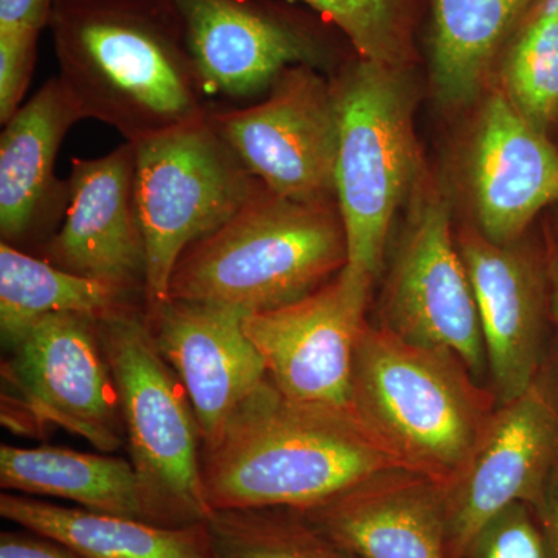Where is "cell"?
<instances>
[{
	"instance_id": "cell-1",
	"label": "cell",
	"mask_w": 558,
	"mask_h": 558,
	"mask_svg": "<svg viewBox=\"0 0 558 558\" xmlns=\"http://www.w3.org/2000/svg\"><path fill=\"white\" fill-rule=\"evenodd\" d=\"M49 32L83 120L138 143L207 116L199 69L165 0H57Z\"/></svg>"
},
{
	"instance_id": "cell-2",
	"label": "cell",
	"mask_w": 558,
	"mask_h": 558,
	"mask_svg": "<svg viewBox=\"0 0 558 558\" xmlns=\"http://www.w3.org/2000/svg\"><path fill=\"white\" fill-rule=\"evenodd\" d=\"M402 464L351 409L300 402L267 379L202 447L209 512L304 510Z\"/></svg>"
},
{
	"instance_id": "cell-3",
	"label": "cell",
	"mask_w": 558,
	"mask_h": 558,
	"mask_svg": "<svg viewBox=\"0 0 558 558\" xmlns=\"http://www.w3.org/2000/svg\"><path fill=\"white\" fill-rule=\"evenodd\" d=\"M347 266L337 201H290L260 183L229 222L180 256L168 301L256 314L311 295Z\"/></svg>"
},
{
	"instance_id": "cell-4",
	"label": "cell",
	"mask_w": 558,
	"mask_h": 558,
	"mask_svg": "<svg viewBox=\"0 0 558 558\" xmlns=\"http://www.w3.org/2000/svg\"><path fill=\"white\" fill-rule=\"evenodd\" d=\"M497 407L495 392L449 349L411 343L379 325L363 329L351 410L403 468L446 484Z\"/></svg>"
},
{
	"instance_id": "cell-5",
	"label": "cell",
	"mask_w": 558,
	"mask_h": 558,
	"mask_svg": "<svg viewBox=\"0 0 558 558\" xmlns=\"http://www.w3.org/2000/svg\"><path fill=\"white\" fill-rule=\"evenodd\" d=\"M410 69L352 54L330 73L339 112L336 199L348 267L376 281L396 216L417 185Z\"/></svg>"
},
{
	"instance_id": "cell-6",
	"label": "cell",
	"mask_w": 558,
	"mask_h": 558,
	"mask_svg": "<svg viewBox=\"0 0 558 558\" xmlns=\"http://www.w3.org/2000/svg\"><path fill=\"white\" fill-rule=\"evenodd\" d=\"M131 464L153 519L160 526L205 523L209 509L202 486V438L178 374L161 357L145 310L98 322Z\"/></svg>"
},
{
	"instance_id": "cell-7",
	"label": "cell",
	"mask_w": 558,
	"mask_h": 558,
	"mask_svg": "<svg viewBox=\"0 0 558 558\" xmlns=\"http://www.w3.org/2000/svg\"><path fill=\"white\" fill-rule=\"evenodd\" d=\"M209 112V110H208ZM146 241L145 314L168 303L180 256L229 222L260 185L207 116L134 143Z\"/></svg>"
},
{
	"instance_id": "cell-8",
	"label": "cell",
	"mask_w": 558,
	"mask_h": 558,
	"mask_svg": "<svg viewBox=\"0 0 558 558\" xmlns=\"http://www.w3.org/2000/svg\"><path fill=\"white\" fill-rule=\"evenodd\" d=\"M165 2L178 17L208 97L258 95L295 65L330 75L352 57H344L343 47H352L332 24L290 0Z\"/></svg>"
},
{
	"instance_id": "cell-9",
	"label": "cell",
	"mask_w": 558,
	"mask_h": 558,
	"mask_svg": "<svg viewBox=\"0 0 558 558\" xmlns=\"http://www.w3.org/2000/svg\"><path fill=\"white\" fill-rule=\"evenodd\" d=\"M208 117L250 174L278 196L307 204L337 201L339 112L322 70H284L266 100L248 108H209Z\"/></svg>"
},
{
	"instance_id": "cell-10",
	"label": "cell",
	"mask_w": 558,
	"mask_h": 558,
	"mask_svg": "<svg viewBox=\"0 0 558 558\" xmlns=\"http://www.w3.org/2000/svg\"><path fill=\"white\" fill-rule=\"evenodd\" d=\"M558 470V376L543 366L526 391L499 403L464 464L446 484L449 558L515 502L537 508Z\"/></svg>"
},
{
	"instance_id": "cell-11",
	"label": "cell",
	"mask_w": 558,
	"mask_h": 558,
	"mask_svg": "<svg viewBox=\"0 0 558 558\" xmlns=\"http://www.w3.org/2000/svg\"><path fill=\"white\" fill-rule=\"evenodd\" d=\"M411 209L381 295L379 326L411 343L449 349L478 379L487 368L486 344L450 202L427 186Z\"/></svg>"
},
{
	"instance_id": "cell-12",
	"label": "cell",
	"mask_w": 558,
	"mask_h": 558,
	"mask_svg": "<svg viewBox=\"0 0 558 558\" xmlns=\"http://www.w3.org/2000/svg\"><path fill=\"white\" fill-rule=\"evenodd\" d=\"M374 279L344 267L311 295L244 317L267 376L293 400L351 409L352 366Z\"/></svg>"
},
{
	"instance_id": "cell-13",
	"label": "cell",
	"mask_w": 558,
	"mask_h": 558,
	"mask_svg": "<svg viewBox=\"0 0 558 558\" xmlns=\"http://www.w3.org/2000/svg\"><path fill=\"white\" fill-rule=\"evenodd\" d=\"M98 322L83 314L40 319L13 349L5 376L38 421L113 453L126 433Z\"/></svg>"
},
{
	"instance_id": "cell-14",
	"label": "cell",
	"mask_w": 558,
	"mask_h": 558,
	"mask_svg": "<svg viewBox=\"0 0 558 558\" xmlns=\"http://www.w3.org/2000/svg\"><path fill=\"white\" fill-rule=\"evenodd\" d=\"M61 227L39 258L145 304L146 241L135 196V146L123 142L97 159L73 157Z\"/></svg>"
},
{
	"instance_id": "cell-15",
	"label": "cell",
	"mask_w": 558,
	"mask_h": 558,
	"mask_svg": "<svg viewBox=\"0 0 558 558\" xmlns=\"http://www.w3.org/2000/svg\"><path fill=\"white\" fill-rule=\"evenodd\" d=\"M457 244L472 284L499 403L519 398L545 366L550 314L548 255L521 244H495L473 226Z\"/></svg>"
},
{
	"instance_id": "cell-16",
	"label": "cell",
	"mask_w": 558,
	"mask_h": 558,
	"mask_svg": "<svg viewBox=\"0 0 558 558\" xmlns=\"http://www.w3.org/2000/svg\"><path fill=\"white\" fill-rule=\"evenodd\" d=\"M462 175L473 227L495 244H512L557 204L558 148L495 86L470 130Z\"/></svg>"
},
{
	"instance_id": "cell-17",
	"label": "cell",
	"mask_w": 558,
	"mask_h": 558,
	"mask_svg": "<svg viewBox=\"0 0 558 558\" xmlns=\"http://www.w3.org/2000/svg\"><path fill=\"white\" fill-rule=\"evenodd\" d=\"M299 512L357 558H449L444 484L414 470H379Z\"/></svg>"
},
{
	"instance_id": "cell-18",
	"label": "cell",
	"mask_w": 558,
	"mask_h": 558,
	"mask_svg": "<svg viewBox=\"0 0 558 558\" xmlns=\"http://www.w3.org/2000/svg\"><path fill=\"white\" fill-rule=\"evenodd\" d=\"M244 317L229 307L182 301L146 315L161 357L189 395L202 447L218 438L227 418L267 379L264 360L245 336Z\"/></svg>"
},
{
	"instance_id": "cell-19",
	"label": "cell",
	"mask_w": 558,
	"mask_h": 558,
	"mask_svg": "<svg viewBox=\"0 0 558 558\" xmlns=\"http://www.w3.org/2000/svg\"><path fill=\"white\" fill-rule=\"evenodd\" d=\"M83 120L78 108L51 76L3 124L0 135V236L17 247L53 234L68 208V180L54 175L62 140ZM43 241V242H44Z\"/></svg>"
},
{
	"instance_id": "cell-20",
	"label": "cell",
	"mask_w": 558,
	"mask_h": 558,
	"mask_svg": "<svg viewBox=\"0 0 558 558\" xmlns=\"http://www.w3.org/2000/svg\"><path fill=\"white\" fill-rule=\"evenodd\" d=\"M0 515L83 558H215L207 521L171 527L2 494Z\"/></svg>"
},
{
	"instance_id": "cell-21",
	"label": "cell",
	"mask_w": 558,
	"mask_h": 558,
	"mask_svg": "<svg viewBox=\"0 0 558 558\" xmlns=\"http://www.w3.org/2000/svg\"><path fill=\"white\" fill-rule=\"evenodd\" d=\"M537 0H428L429 76L451 109L480 97L499 53Z\"/></svg>"
},
{
	"instance_id": "cell-22",
	"label": "cell",
	"mask_w": 558,
	"mask_h": 558,
	"mask_svg": "<svg viewBox=\"0 0 558 558\" xmlns=\"http://www.w3.org/2000/svg\"><path fill=\"white\" fill-rule=\"evenodd\" d=\"M0 486L7 492L68 499L94 512L157 524L131 462L109 453L2 446Z\"/></svg>"
},
{
	"instance_id": "cell-23",
	"label": "cell",
	"mask_w": 558,
	"mask_h": 558,
	"mask_svg": "<svg viewBox=\"0 0 558 558\" xmlns=\"http://www.w3.org/2000/svg\"><path fill=\"white\" fill-rule=\"evenodd\" d=\"M135 296L58 269L39 256L0 244V333L13 351L40 319L54 314H83L106 319L137 310Z\"/></svg>"
},
{
	"instance_id": "cell-24",
	"label": "cell",
	"mask_w": 558,
	"mask_h": 558,
	"mask_svg": "<svg viewBox=\"0 0 558 558\" xmlns=\"http://www.w3.org/2000/svg\"><path fill=\"white\" fill-rule=\"evenodd\" d=\"M495 83L539 132L558 128V0H537L499 53Z\"/></svg>"
},
{
	"instance_id": "cell-25",
	"label": "cell",
	"mask_w": 558,
	"mask_h": 558,
	"mask_svg": "<svg viewBox=\"0 0 558 558\" xmlns=\"http://www.w3.org/2000/svg\"><path fill=\"white\" fill-rule=\"evenodd\" d=\"M215 558H357L299 510H216L207 519Z\"/></svg>"
},
{
	"instance_id": "cell-26",
	"label": "cell",
	"mask_w": 558,
	"mask_h": 558,
	"mask_svg": "<svg viewBox=\"0 0 558 558\" xmlns=\"http://www.w3.org/2000/svg\"><path fill=\"white\" fill-rule=\"evenodd\" d=\"M325 17L362 60L411 69L425 0H290ZM428 5V0H427Z\"/></svg>"
},
{
	"instance_id": "cell-27",
	"label": "cell",
	"mask_w": 558,
	"mask_h": 558,
	"mask_svg": "<svg viewBox=\"0 0 558 558\" xmlns=\"http://www.w3.org/2000/svg\"><path fill=\"white\" fill-rule=\"evenodd\" d=\"M464 558H546L537 513L526 502L510 505L480 529Z\"/></svg>"
},
{
	"instance_id": "cell-28",
	"label": "cell",
	"mask_w": 558,
	"mask_h": 558,
	"mask_svg": "<svg viewBox=\"0 0 558 558\" xmlns=\"http://www.w3.org/2000/svg\"><path fill=\"white\" fill-rule=\"evenodd\" d=\"M39 38L0 35V121L5 124L24 105L35 70Z\"/></svg>"
},
{
	"instance_id": "cell-29",
	"label": "cell",
	"mask_w": 558,
	"mask_h": 558,
	"mask_svg": "<svg viewBox=\"0 0 558 558\" xmlns=\"http://www.w3.org/2000/svg\"><path fill=\"white\" fill-rule=\"evenodd\" d=\"M57 0H0V35L39 38L49 28Z\"/></svg>"
},
{
	"instance_id": "cell-30",
	"label": "cell",
	"mask_w": 558,
	"mask_h": 558,
	"mask_svg": "<svg viewBox=\"0 0 558 558\" xmlns=\"http://www.w3.org/2000/svg\"><path fill=\"white\" fill-rule=\"evenodd\" d=\"M0 558H83L61 543L31 531L2 532Z\"/></svg>"
},
{
	"instance_id": "cell-31",
	"label": "cell",
	"mask_w": 558,
	"mask_h": 558,
	"mask_svg": "<svg viewBox=\"0 0 558 558\" xmlns=\"http://www.w3.org/2000/svg\"><path fill=\"white\" fill-rule=\"evenodd\" d=\"M534 510L545 538L546 558H558V470Z\"/></svg>"
},
{
	"instance_id": "cell-32",
	"label": "cell",
	"mask_w": 558,
	"mask_h": 558,
	"mask_svg": "<svg viewBox=\"0 0 558 558\" xmlns=\"http://www.w3.org/2000/svg\"><path fill=\"white\" fill-rule=\"evenodd\" d=\"M549 284H550V315L556 319L558 328V250L549 248Z\"/></svg>"
},
{
	"instance_id": "cell-33",
	"label": "cell",
	"mask_w": 558,
	"mask_h": 558,
	"mask_svg": "<svg viewBox=\"0 0 558 558\" xmlns=\"http://www.w3.org/2000/svg\"><path fill=\"white\" fill-rule=\"evenodd\" d=\"M557 204H558V201H557Z\"/></svg>"
}]
</instances>
